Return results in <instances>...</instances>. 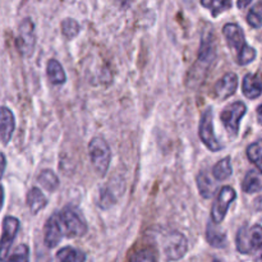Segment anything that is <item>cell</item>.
<instances>
[{"label":"cell","instance_id":"obj_1","mask_svg":"<svg viewBox=\"0 0 262 262\" xmlns=\"http://www.w3.org/2000/svg\"><path fill=\"white\" fill-rule=\"evenodd\" d=\"M228 45L237 51V61L239 66H247L251 61L255 60L256 50L247 45L245 41V33L242 28L235 23H228L223 28Z\"/></svg>","mask_w":262,"mask_h":262},{"label":"cell","instance_id":"obj_2","mask_svg":"<svg viewBox=\"0 0 262 262\" xmlns=\"http://www.w3.org/2000/svg\"><path fill=\"white\" fill-rule=\"evenodd\" d=\"M89 152L92 166L96 173L100 177H104L109 169L110 159H112V152L106 141L101 137L92 138L89 145Z\"/></svg>","mask_w":262,"mask_h":262},{"label":"cell","instance_id":"obj_3","mask_svg":"<svg viewBox=\"0 0 262 262\" xmlns=\"http://www.w3.org/2000/svg\"><path fill=\"white\" fill-rule=\"evenodd\" d=\"M237 250L243 255H253L262 246V227L253 225V227L241 228L237 233Z\"/></svg>","mask_w":262,"mask_h":262},{"label":"cell","instance_id":"obj_4","mask_svg":"<svg viewBox=\"0 0 262 262\" xmlns=\"http://www.w3.org/2000/svg\"><path fill=\"white\" fill-rule=\"evenodd\" d=\"M58 216L63 235L68 238H77L86 234V223L82 219L81 215L74 211L72 207H64L60 212H58Z\"/></svg>","mask_w":262,"mask_h":262},{"label":"cell","instance_id":"obj_5","mask_svg":"<svg viewBox=\"0 0 262 262\" xmlns=\"http://www.w3.org/2000/svg\"><path fill=\"white\" fill-rule=\"evenodd\" d=\"M18 51L22 56H31L36 45L35 26L30 18H25L18 27V36L15 41Z\"/></svg>","mask_w":262,"mask_h":262},{"label":"cell","instance_id":"obj_6","mask_svg":"<svg viewBox=\"0 0 262 262\" xmlns=\"http://www.w3.org/2000/svg\"><path fill=\"white\" fill-rule=\"evenodd\" d=\"M246 112H247L246 105L242 101H237L225 107L224 112L222 113L220 118H222L223 124H224L225 129L229 133L230 137H237L238 136L241 119L246 114Z\"/></svg>","mask_w":262,"mask_h":262},{"label":"cell","instance_id":"obj_7","mask_svg":"<svg viewBox=\"0 0 262 262\" xmlns=\"http://www.w3.org/2000/svg\"><path fill=\"white\" fill-rule=\"evenodd\" d=\"M212 120H214L212 109L211 107H207L201 117L199 135H200V138H201V141L204 142V145L206 146L209 150L220 151L223 148V145L217 141V138L215 137L214 123H212Z\"/></svg>","mask_w":262,"mask_h":262},{"label":"cell","instance_id":"obj_8","mask_svg":"<svg viewBox=\"0 0 262 262\" xmlns=\"http://www.w3.org/2000/svg\"><path fill=\"white\" fill-rule=\"evenodd\" d=\"M19 230V220L14 216H7L3 220V234L0 239V262H8L9 251Z\"/></svg>","mask_w":262,"mask_h":262},{"label":"cell","instance_id":"obj_9","mask_svg":"<svg viewBox=\"0 0 262 262\" xmlns=\"http://www.w3.org/2000/svg\"><path fill=\"white\" fill-rule=\"evenodd\" d=\"M235 197H237V193L232 187L227 186L220 189L219 194L214 202V206L211 209V219L215 224H220L225 219L228 209H229L230 204L235 200Z\"/></svg>","mask_w":262,"mask_h":262},{"label":"cell","instance_id":"obj_10","mask_svg":"<svg viewBox=\"0 0 262 262\" xmlns=\"http://www.w3.org/2000/svg\"><path fill=\"white\" fill-rule=\"evenodd\" d=\"M187 250H188V242L182 233L173 232L168 235L165 245H164V252H165L168 260H181L187 253Z\"/></svg>","mask_w":262,"mask_h":262},{"label":"cell","instance_id":"obj_11","mask_svg":"<svg viewBox=\"0 0 262 262\" xmlns=\"http://www.w3.org/2000/svg\"><path fill=\"white\" fill-rule=\"evenodd\" d=\"M61 237H63V230L59 222L58 212H55L49 217L43 228V243L48 248H54L59 245Z\"/></svg>","mask_w":262,"mask_h":262},{"label":"cell","instance_id":"obj_12","mask_svg":"<svg viewBox=\"0 0 262 262\" xmlns=\"http://www.w3.org/2000/svg\"><path fill=\"white\" fill-rule=\"evenodd\" d=\"M15 128V119L12 110L7 106L0 107V141L7 146Z\"/></svg>","mask_w":262,"mask_h":262},{"label":"cell","instance_id":"obj_13","mask_svg":"<svg viewBox=\"0 0 262 262\" xmlns=\"http://www.w3.org/2000/svg\"><path fill=\"white\" fill-rule=\"evenodd\" d=\"M238 87V77L235 73H227L215 83L214 94L217 99L225 100L232 96Z\"/></svg>","mask_w":262,"mask_h":262},{"label":"cell","instance_id":"obj_14","mask_svg":"<svg viewBox=\"0 0 262 262\" xmlns=\"http://www.w3.org/2000/svg\"><path fill=\"white\" fill-rule=\"evenodd\" d=\"M216 58V48H215L214 36H205L201 40V48L199 53V64H202V68L206 69Z\"/></svg>","mask_w":262,"mask_h":262},{"label":"cell","instance_id":"obj_15","mask_svg":"<svg viewBox=\"0 0 262 262\" xmlns=\"http://www.w3.org/2000/svg\"><path fill=\"white\" fill-rule=\"evenodd\" d=\"M243 94L248 99H256L262 95V73H248L243 79Z\"/></svg>","mask_w":262,"mask_h":262},{"label":"cell","instance_id":"obj_16","mask_svg":"<svg viewBox=\"0 0 262 262\" xmlns=\"http://www.w3.org/2000/svg\"><path fill=\"white\" fill-rule=\"evenodd\" d=\"M242 188L246 193H256L262 189V171L258 169H252L246 174L243 179Z\"/></svg>","mask_w":262,"mask_h":262},{"label":"cell","instance_id":"obj_17","mask_svg":"<svg viewBox=\"0 0 262 262\" xmlns=\"http://www.w3.org/2000/svg\"><path fill=\"white\" fill-rule=\"evenodd\" d=\"M46 73H48L49 79L53 84H63L67 81L66 72H64L63 67L55 59H50L46 66Z\"/></svg>","mask_w":262,"mask_h":262},{"label":"cell","instance_id":"obj_18","mask_svg":"<svg viewBox=\"0 0 262 262\" xmlns=\"http://www.w3.org/2000/svg\"><path fill=\"white\" fill-rule=\"evenodd\" d=\"M46 204H48V200L43 196L42 192L36 188V187L31 188V191L27 193V205L30 207L31 212L37 214L38 211H41L46 206Z\"/></svg>","mask_w":262,"mask_h":262},{"label":"cell","instance_id":"obj_19","mask_svg":"<svg viewBox=\"0 0 262 262\" xmlns=\"http://www.w3.org/2000/svg\"><path fill=\"white\" fill-rule=\"evenodd\" d=\"M206 239L209 245L215 248H223L227 246V235H225V233L217 229L215 225H212V223L207 224Z\"/></svg>","mask_w":262,"mask_h":262},{"label":"cell","instance_id":"obj_20","mask_svg":"<svg viewBox=\"0 0 262 262\" xmlns=\"http://www.w3.org/2000/svg\"><path fill=\"white\" fill-rule=\"evenodd\" d=\"M86 255L73 247H64L56 253V262H84Z\"/></svg>","mask_w":262,"mask_h":262},{"label":"cell","instance_id":"obj_21","mask_svg":"<svg viewBox=\"0 0 262 262\" xmlns=\"http://www.w3.org/2000/svg\"><path fill=\"white\" fill-rule=\"evenodd\" d=\"M233 173L232 169V163H230V158H224L219 161V163L215 164V166L212 168V176L217 181H225V179L229 178Z\"/></svg>","mask_w":262,"mask_h":262},{"label":"cell","instance_id":"obj_22","mask_svg":"<svg viewBox=\"0 0 262 262\" xmlns=\"http://www.w3.org/2000/svg\"><path fill=\"white\" fill-rule=\"evenodd\" d=\"M197 187H199V191L201 193V196L205 197V199H211L214 196L215 184H212L211 179L204 171H201L199 174V177H197Z\"/></svg>","mask_w":262,"mask_h":262},{"label":"cell","instance_id":"obj_23","mask_svg":"<svg viewBox=\"0 0 262 262\" xmlns=\"http://www.w3.org/2000/svg\"><path fill=\"white\" fill-rule=\"evenodd\" d=\"M37 181L46 191L54 192L59 187V179L51 170H42L37 177Z\"/></svg>","mask_w":262,"mask_h":262},{"label":"cell","instance_id":"obj_24","mask_svg":"<svg viewBox=\"0 0 262 262\" xmlns=\"http://www.w3.org/2000/svg\"><path fill=\"white\" fill-rule=\"evenodd\" d=\"M202 7L207 8L214 17L232 8V0H201Z\"/></svg>","mask_w":262,"mask_h":262},{"label":"cell","instance_id":"obj_25","mask_svg":"<svg viewBox=\"0 0 262 262\" xmlns=\"http://www.w3.org/2000/svg\"><path fill=\"white\" fill-rule=\"evenodd\" d=\"M247 156L251 163L255 164L258 170L262 171V140L256 141L248 146Z\"/></svg>","mask_w":262,"mask_h":262},{"label":"cell","instance_id":"obj_26","mask_svg":"<svg viewBox=\"0 0 262 262\" xmlns=\"http://www.w3.org/2000/svg\"><path fill=\"white\" fill-rule=\"evenodd\" d=\"M61 32L67 38L76 37L79 33V25L73 18H67L61 22Z\"/></svg>","mask_w":262,"mask_h":262},{"label":"cell","instance_id":"obj_27","mask_svg":"<svg viewBox=\"0 0 262 262\" xmlns=\"http://www.w3.org/2000/svg\"><path fill=\"white\" fill-rule=\"evenodd\" d=\"M247 22L253 28L262 27V4H257L251 8L247 14Z\"/></svg>","mask_w":262,"mask_h":262},{"label":"cell","instance_id":"obj_28","mask_svg":"<svg viewBox=\"0 0 262 262\" xmlns=\"http://www.w3.org/2000/svg\"><path fill=\"white\" fill-rule=\"evenodd\" d=\"M28 256H30V250L27 246L19 245L8 258V262H28Z\"/></svg>","mask_w":262,"mask_h":262},{"label":"cell","instance_id":"obj_29","mask_svg":"<svg viewBox=\"0 0 262 262\" xmlns=\"http://www.w3.org/2000/svg\"><path fill=\"white\" fill-rule=\"evenodd\" d=\"M129 262H156V256L154 253V251L151 250H142L138 251L137 253L130 257Z\"/></svg>","mask_w":262,"mask_h":262},{"label":"cell","instance_id":"obj_30","mask_svg":"<svg viewBox=\"0 0 262 262\" xmlns=\"http://www.w3.org/2000/svg\"><path fill=\"white\" fill-rule=\"evenodd\" d=\"M5 165H7V160H5V156L0 152V178L3 177L5 170Z\"/></svg>","mask_w":262,"mask_h":262},{"label":"cell","instance_id":"obj_31","mask_svg":"<svg viewBox=\"0 0 262 262\" xmlns=\"http://www.w3.org/2000/svg\"><path fill=\"white\" fill-rule=\"evenodd\" d=\"M115 2H117V4L119 5L120 8H127L128 5L132 4L135 0H115Z\"/></svg>","mask_w":262,"mask_h":262},{"label":"cell","instance_id":"obj_32","mask_svg":"<svg viewBox=\"0 0 262 262\" xmlns=\"http://www.w3.org/2000/svg\"><path fill=\"white\" fill-rule=\"evenodd\" d=\"M253 256H255V261L256 262H262V246L260 248H258L257 251H256L255 253H253Z\"/></svg>","mask_w":262,"mask_h":262},{"label":"cell","instance_id":"obj_33","mask_svg":"<svg viewBox=\"0 0 262 262\" xmlns=\"http://www.w3.org/2000/svg\"><path fill=\"white\" fill-rule=\"evenodd\" d=\"M251 2H252V0H238L237 5H238V8H239V9H243V8L247 7V5L250 4Z\"/></svg>","mask_w":262,"mask_h":262},{"label":"cell","instance_id":"obj_34","mask_svg":"<svg viewBox=\"0 0 262 262\" xmlns=\"http://www.w3.org/2000/svg\"><path fill=\"white\" fill-rule=\"evenodd\" d=\"M3 205H4V189H3L2 184H0V210L3 209Z\"/></svg>","mask_w":262,"mask_h":262},{"label":"cell","instance_id":"obj_35","mask_svg":"<svg viewBox=\"0 0 262 262\" xmlns=\"http://www.w3.org/2000/svg\"><path fill=\"white\" fill-rule=\"evenodd\" d=\"M257 119H258V123L262 125V104L257 107Z\"/></svg>","mask_w":262,"mask_h":262},{"label":"cell","instance_id":"obj_36","mask_svg":"<svg viewBox=\"0 0 262 262\" xmlns=\"http://www.w3.org/2000/svg\"><path fill=\"white\" fill-rule=\"evenodd\" d=\"M214 262H220V261H217V260H214Z\"/></svg>","mask_w":262,"mask_h":262}]
</instances>
